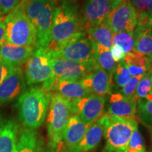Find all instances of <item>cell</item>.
<instances>
[{
    "label": "cell",
    "mask_w": 152,
    "mask_h": 152,
    "mask_svg": "<svg viewBox=\"0 0 152 152\" xmlns=\"http://www.w3.org/2000/svg\"><path fill=\"white\" fill-rule=\"evenodd\" d=\"M52 42L47 49L56 51L72 39L86 35L80 13L75 2L66 1L56 6L52 26Z\"/></svg>",
    "instance_id": "1"
},
{
    "label": "cell",
    "mask_w": 152,
    "mask_h": 152,
    "mask_svg": "<svg viewBox=\"0 0 152 152\" xmlns=\"http://www.w3.org/2000/svg\"><path fill=\"white\" fill-rule=\"evenodd\" d=\"M51 93L42 86L32 87L19 96V119L25 128L35 130L43 124L48 111Z\"/></svg>",
    "instance_id": "2"
},
{
    "label": "cell",
    "mask_w": 152,
    "mask_h": 152,
    "mask_svg": "<svg viewBox=\"0 0 152 152\" xmlns=\"http://www.w3.org/2000/svg\"><path fill=\"white\" fill-rule=\"evenodd\" d=\"M56 7L54 0H24L25 12L36 33V48L47 49L50 45Z\"/></svg>",
    "instance_id": "3"
},
{
    "label": "cell",
    "mask_w": 152,
    "mask_h": 152,
    "mask_svg": "<svg viewBox=\"0 0 152 152\" xmlns=\"http://www.w3.org/2000/svg\"><path fill=\"white\" fill-rule=\"evenodd\" d=\"M5 39L16 46L36 48V33L24 10L22 0L4 18Z\"/></svg>",
    "instance_id": "4"
},
{
    "label": "cell",
    "mask_w": 152,
    "mask_h": 152,
    "mask_svg": "<svg viewBox=\"0 0 152 152\" xmlns=\"http://www.w3.org/2000/svg\"><path fill=\"white\" fill-rule=\"evenodd\" d=\"M103 118L106 140L104 149L109 152H127L131 136L138 128L137 121L113 116L108 113H104Z\"/></svg>",
    "instance_id": "5"
},
{
    "label": "cell",
    "mask_w": 152,
    "mask_h": 152,
    "mask_svg": "<svg viewBox=\"0 0 152 152\" xmlns=\"http://www.w3.org/2000/svg\"><path fill=\"white\" fill-rule=\"evenodd\" d=\"M73 115L71 102L55 93H51L47 115V132L49 147L58 149L68 121Z\"/></svg>",
    "instance_id": "6"
},
{
    "label": "cell",
    "mask_w": 152,
    "mask_h": 152,
    "mask_svg": "<svg viewBox=\"0 0 152 152\" xmlns=\"http://www.w3.org/2000/svg\"><path fill=\"white\" fill-rule=\"evenodd\" d=\"M25 78L28 85L41 84L51 93L56 80L52 68V56L47 49L36 48L26 63Z\"/></svg>",
    "instance_id": "7"
},
{
    "label": "cell",
    "mask_w": 152,
    "mask_h": 152,
    "mask_svg": "<svg viewBox=\"0 0 152 152\" xmlns=\"http://www.w3.org/2000/svg\"><path fill=\"white\" fill-rule=\"evenodd\" d=\"M52 57L85 64H94V49L86 35L72 39L56 51H49Z\"/></svg>",
    "instance_id": "8"
},
{
    "label": "cell",
    "mask_w": 152,
    "mask_h": 152,
    "mask_svg": "<svg viewBox=\"0 0 152 152\" xmlns=\"http://www.w3.org/2000/svg\"><path fill=\"white\" fill-rule=\"evenodd\" d=\"M125 0H85L80 17L85 31L105 21L110 13Z\"/></svg>",
    "instance_id": "9"
},
{
    "label": "cell",
    "mask_w": 152,
    "mask_h": 152,
    "mask_svg": "<svg viewBox=\"0 0 152 152\" xmlns=\"http://www.w3.org/2000/svg\"><path fill=\"white\" fill-rule=\"evenodd\" d=\"M106 97L90 94L71 102L72 113L77 115L87 125H90L104 114Z\"/></svg>",
    "instance_id": "10"
},
{
    "label": "cell",
    "mask_w": 152,
    "mask_h": 152,
    "mask_svg": "<svg viewBox=\"0 0 152 152\" xmlns=\"http://www.w3.org/2000/svg\"><path fill=\"white\" fill-rule=\"evenodd\" d=\"M113 33H134L137 24V14L129 0H125L110 13L106 20Z\"/></svg>",
    "instance_id": "11"
},
{
    "label": "cell",
    "mask_w": 152,
    "mask_h": 152,
    "mask_svg": "<svg viewBox=\"0 0 152 152\" xmlns=\"http://www.w3.org/2000/svg\"><path fill=\"white\" fill-rule=\"evenodd\" d=\"M94 65L52 56V71L56 78L80 81L92 71Z\"/></svg>",
    "instance_id": "12"
},
{
    "label": "cell",
    "mask_w": 152,
    "mask_h": 152,
    "mask_svg": "<svg viewBox=\"0 0 152 152\" xmlns=\"http://www.w3.org/2000/svg\"><path fill=\"white\" fill-rule=\"evenodd\" d=\"M80 83L90 91L91 94L105 96L111 94L113 88V75L95 64L92 71Z\"/></svg>",
    "instance_id": "13"
},
{
    "label": "cell",
    "mask_w": 152,
    "mask_h": 152,
    "mask_svg": "<svg viewBox=\"0 0 152 152\" xmlns=\"http://www.w3.org/2000/svg\"><path fill=\"white\" fill-rule=\"evenodd\" d=\"M26 78L21 66L14 67L0 84V104L15 99L23 92Z\"/></svg>",
    "instance_id": "14"
},
{
    "label": "cell",
    "mask_w": 152,
    "mask_h": 152,
    "mask_svg": "<svg viewBox=\"0 0 152 152\" xmlns=\"http://www.w3.org/2000/svg\"><path fill=\"white\" fill-rule=\"evenodd\" d=\"M35 49L33 46H16L4 39L0 47V57L14 67L21 66L32 56Z\"/></svg>",
    "instance_id": "15"
},
{
    "label": "cell",
    "mask_w": 152,
    "mask_h": 152,
    "mask_svg": "<svg viewBox=\"0 0 152 152\" xmlns=\"http://www.w3.org/2000/svg\"><path fill=\"white\" fill-rule=\"evenodd\" d=\"M51 93L58 94L70 102L80 99L91 94L80 81L61 78L55 80Z\"/></svg>",
    "instance_id": "16"
},
{
    "label": "cell",
    "mask_w": 152,
    "mask_h": 152,
    "mask_svg": "<svg viewBox=\"0 0 152 152\" xmlns=\"http://www.w3.org/2000/svg\"><path fill=\"white\" fill-rule=\"evenodd\" d=\"M107 113L115 117L136 119L137 102L125 97L120 93L111 94Z\"/></svg>",
    "instance_id": "17"
},
{
    "label": "cell",
    "mask_w": 152,
    "mask_h": 152,
    "mask_svg": "<svg viewBox=\"0 0 152 152\" xmlns=\"http://www.w3.org/2000/svg\"><path fill=\"white\" fill-rule=\"evenodd\" d=\"M90 125H87L76 115L71 116L68 121L63 134V140L69 151L77 147Z\"/></svg>",
    "instance_id": "18"
},
{
    "label": "cell",
    "mask_w": 152,
    "mask_h": 152,
    "mask_svg": "<svg viewBox=\"0 0 152 152\" xmlns=\"http://www.w3.org/2000/svg\"><path fill=\"white\" fill-rule=\"evenodd\" d=\"M18 131L14 120L0 118V152H17Z\"/></svg>",
    "instance_id": "19"
},
{
    "label": "cell",
    "mask_w": 152,
    "mask_h": 152,
    "mask_svg": "<svg viewBox=\"0 0 152 152\" xmlns=\"http://www.w3.org/2000/svg\"><path fill=\"white\" fill-rule=\"evenodd\" d=\"M103 115L91 124L77 147L72 152H87L94 149L99 144L104 134Z\"/></svg>",
    "instance_id": "20"
},
{
    "label": "cell",
    "mask_w": 152,
    "mask_h": 152,
    "mask_svg": "<svg viewBox=\"0 0 152 152\" xmlns=\"http://www.w3.org/2000/svg\"><path fill=\"white\" fill-rule=\"evenodd\" d=\"M86 34L93 47H101L108 49L111 48L113 33L106 20L89 28L86 30Z\"/></svg>",
    "instance_id": "21"
},
{
    "label": "cell",
    "mask_w": 152,
    "mask_h": 152,
    "mask_svg": "<svg viewBox=\"0 0 152 152\" xmlns=\"http://www.w3.org/2000/svg\"><path fill=\"white\" fill-rule=\"evenodd\" d=\"M123 61L132 76L144 75L152 68L148 57L135 51L125 54Z\"/></svg>",
    "instance_id": "22"
},
{
    "label": "cell",
    "mask_w": 152,
    "mask_h": 152,
    "mask_svg": "<svg viewBox=\"0 0 152 152\" xmlns=\"http://www.w3.org/2000/svg\"><path fill=\"white\" fill-rule=\"evenodd\" d=\"M17 152H43L41 142L35 130L24 128L19 132Z\"/></svg>",
    "instance_id": "23"
},
{
    "label": "cell",
    "mask_w": 152,
    "mask_h": 152,
    "mask_svg": "<svg viewBox=\"0 0 152 152\" xmlns=\"http://www.w3.org/2000/svg\"><path fill=\"white\" fill-rule=\"evenodd\" d=\"M133 35L134 51L145 56L152 54V33L150 28L137 26Z\"/></svg>",
    "instance_id": "24"
},
{
    "label": "cell",
    "mask_w": 152,
    "mask_h": 152,
    "mask_svg": "<svg viewBox=\"0 0 152 152\" xmlns=\"http://www.w3.org/2000/svg\"><path fill=\"white\" fill-rule=\"evenodd\" d=\"M135 11L137 26L150 28L152 23V0H129Z\"/></svg>",
    "instance_id": "25"
},
{
    "label": "cell",
    "mask_w": 152,
    "mask_h": 152,
    "mask_svg": "<svg viewBox=\"0 0 152 152\" xmlns=\"http://www.w3.org/2000/svg\"><path fill=\"white\" fill-rule=\"evenodd\" d=\"M94 64L99 67L113 75L117 66V63L113 60L110 49L101 47H93Z\"/></svg>",
    "instance_id": "26"
},
{
    "label": "cell",
    "mask_w": 152,
    "mask_h": 152,
    "mask_svg": "<svg viewBox=\"0 0 152 152\" xmlns=\"http://www.w3.org/2000/svg\"><path fill=\"white\" fill-rule=\"evenodd\" d=\"M117 45L123 49L125 54L134 51V35L132 33L120 32L113 33L112 45Z\"/></svg>",
    "instance_id": "27"
},
{
    "label": "cell",
    "mask_w": 152,
    "mask_h": 152,
    "mask_svg": "<svg viewBox=\"0 0 152 152\" xmlns=\"http://www.w3.org/2000/svg\"><path fill=\"white\" fill-rule=\"evenodd\" d=\"M131 78V75L124 61H121L117 64L115 71L113 74V86L115 90H121Z\"/></svg>",
    "instance_id": "28"
},
{
    "label": "cell",
    "mask_w": 152,
    "mask_h": 152,
    "mask_svg": "<svg viewBox=\"0 0 152 152\" xmlns=\"http://www.w3.org/2000/svg\"><path fill=\"white\" fill-rule=\"evenodd\" d=\"M137 114L142 123L152 126V100L139 99L137 102Z\"/></svg>",
    "instance_id": "29"
},
{
    "label": "cell",
    "mask_w": 152,
    "mask_h": 152,
    "mask_svg": "<svg viewBox=\"0 0 152 152\" xmlns=\"http://www.w3.org/2000/svg\"><path fill=\"white\" fill-rule=\"evenodd\" d=\"M149 71L147 72L142 75L138 86L137 87L135 94L133 98V99L136 101L137 102L139 99L147 98L148 95H149L152 92Z\"/></svg>",
    "instance_id": "30"
},
{
    "label": "cell",
    "mask_w": 152,
    "mask_h": 152,
    "mask_svg": "<svg viewBox=\"0 0 152 152\" xmlns=\"http://www.w3.org/2000/svg\"><path fill=\"white\" fill-rule=\"evenodd\" d=\"M127 152H146L145 146L138 128L133 132L129 141Z\"/></svg>",
    "instance_id": "31"
},
{
    "label": "cell",
    "mask_w": 152,
    "mask_h": 152,
    "mask_svg": "<svg viewBox=\"0 0 152 152\" xmlns=\"http://www.w3.org/2000/svg\"><path fill=\"white\" fill-rule=\"evenodd\" d=\"M142 75H143L131 77V78L128 83L120 90V94H122L125 97L132 99H133L134 94H135L137 87L138 86V84L142 78Z\"/></svg>",
    "instance_id": "32"
},
{
    "label": "cell",
    "mask_w": 152,
    "mask_h": 152,
    "mask_svg": "<svg viewBox=\"0 0 152 152\" xmlns=\"http://www.w3.org/2000/svg\"><path fill=\"white\" fill-rule=\"evenodd\" d=\"M22 0H0V17L8 15Z\"/></svg>",
    "instance_id": "33"
},
{
    "label": "cell",
    "mask_w": 152,
    "mask_h": 152,
    "mask_svg": "<svg viewBox=\"0 0 152 152\" xmlns=\"http://www.w3.org/2000/svg\"><path fill=\"white\" fill-rule=\"evenodd\" d=\"M14 68V66L7 64L0 57V84L2 83L5 77L8 75V74Z\"/></svg>",
    "instance_id": "34"
},
{
    "label": "cell",
    "mask_w": 152,
    "mask_h": 152,
    "mask_svg": "<svg viewBox=\"0 0 152 152\" xmlns=\"http://www.w3.org/2000/svg\"><path fill=\"white\" fill-rule=\"evenodd\" d=\"M111 51L112 57H113V60L116 63L121 62L125 58V53L123 51V49L120 47L118 45H112L111 48L110 49Z\"/></svg>",
    "instance_id": "35"
},
{
    "label": "cell",
    "mask_w": 152,
    "mask_h": 152,
    "mask_svg": "<svg viewBox=\"0 0 152 152\" xmlns=\"http://www.w3.org/2000/svg\"><path fill=\"white\" fill-rule=\"evenodd\" d=\"M4 20V18L0 17V46L2 41L5 39V25Z\"/></svg>",
    "instance_id": "36"
},
{
    "label": "cell",
    "mask_w": 152,
    "mask_h": 152,
    "mask_svg": "<svg viewBox=\"0 0 152 152\" xmlns=\"http://www.w3.org/2000/svg\"><path fill=\"white\" fill-rule=\"evenodd\" d=\"M149 73H150V82H151V89H152V68L150 70Z\"/></svg>",
    "instance_id": "37"
},
{
    "label": "cell",
    "mask_w": 152,
    "mask_h": 152,
    "mask_svg": "<svg viewBox=\"0 0 152 152\" xmlns=\"http://www.w3.org/2000/svg\"><path fill=\"white\" fill-rule=\"evenodd\" d=\"M148 128H149V130L150 132V134H151V137L152 140V126H148Z\"/></svg>",
    "instance_id": "38"
},
{
    "label": "cell",
    "mask_w": 152,
    "mask_h": 152,
    "mask_svg": "<svg viewBox=\"0 0 152 152\" xmlns=\"http://www.w3.org/2000/svg\"><path fill=\"white\" fill-rule=\"evenodd\" d=\"M148 59H149V61H150V63H151V64L152 66V54L150 55L149 56H148Z\"/></svg>",
    "instance_id": "39"
},
{
    "label": "cell",
    "mask_w": 152,
    "mask_h": 152,
    "mask_svg": "<svg viewBox=\"0 0 152 152\" xmlns=\"http://www.w3.org/2000/svg\"><path fill=\"white\" fill-rule=\"evenodd\" d=\"M150 30H151V33H152V23L151 25V26H150Z\"/></svg>",
    "instance_id": "40"
},
{
    "label": "cell",
    "mask_w": 152,
    "mask_h": 152,
    "mask_svg": "<svg viewBox=\"0 0 152 152\" xmlns=\"http://www.w3.org/2000/svg\"><path fill=\"white\" fill-rule=\"evenodd\" d=\"M103 152H109V151H106V150H105V149H104V151H103Z\"/></svg>",
    "instance_id": "41"
},
{
    "label": "cell",
    "mask_w": 152,
    "mask_h": 152,
    "mask_svg": "<svg viewBox=\"0 0 152 152\" xmlns=\"http://www.w3.org/2000/svg\"><path fill=\"white\" fill-rule=\"evenodd\" d=\"M150 152H152V147H151V151Z\"/></svg>",
    "instance_id": "42"
},
{
    "label": "cell",
    "mask_w": 152,
    "mask_h": 152,
    "mask_svg": "<svg viewBox=\"0 0 152 152\" xmlns=\"http://www.w3.org/2000/svg\"><path fill=\"white\" fill-rule=\"evenodd\" d=\"M68 152H72V151H68Z\"/></svg>",
    "instance_id": "43"
},
{
    "label": "cell",
    "mask_w": 152,
    "mask_h": 152,
    "mask_svg": "<svg viewBox=\"0 0 152 152\" xmlns=\"http://www.w3.org/2000/svg\"><path fill=\"white\" fill-rule=\"evenodd\" d=\"M43 152H45V151H43Z\"/></svg>",
    "instance_id": "44"
}]
</instances>
